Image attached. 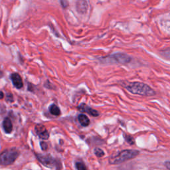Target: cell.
Wrapping results in <instances>:
<instances>
[{
	"label": "cell",
	"mask_w": 170,
	"mask_h": 170,
	"mask_svg": "<svg viewBox=\"0 0 170 170\" xmlns=\"http://www.w3.org/2000/svg\"><path fill=\"white\" fill-rule=\"evenodd\" d=\"M124 87L130 93L146 97H151L155 94V92L148 84L140 82L127 83Z\"/></svg>",
	"instance_id": "obj_1"
},
{
	"label": "cell",
	"mask_w": 170,
	"mask_h": 170,
	"mask_svg": "<svg viewBox=\"0 0 170 170\" xmlns=\"http://www.w3.org/2000/svg\"><path fill=\"white\" fill-rule=\"evenodd\" d=\"M140 154V151L138 150H125L120 151L116 155L112 156L109 159V163L110 164L116 165L120 164L126 161L130 160L137 157Z\"/></svg>",
	"instance_id": "obj_2"
},
{
	"label": "cell",
	"mask_w": 170,
	"mask_h": 170,
	"mask_svg": "<svg viewBox=\"0 0 170 170\" xmlns=\"http://www.w3.org/2000/svg\"><path fill=\"white\" fill-rule=\"evenodd\" d=\"M19 152L15 148L7 149L0 154V164L2 165H10L19 157Z\"/></svg>",
	"instance_id": "obj_3"
},
{
	"label": "cell",
	"mask_w": 170,
	"mask_h": 170,
	"mask_svg": "<svg viewBox=\"0 0 170 170\" xmlns=\"http://www.w3.org/2000/svg\"><path fill=\"white\" fill-rule=\"evenodd\" d=\"M107 59L110 60L112 63H120V64H127L132 61V57L124 53H116V54L110 55Z\"/></svg>",
	"instance_id": "obj_4"
},
{
	"label": "cell",
	"mask_w": 170,
	"mask_h": 170,
	"mask_svg": "<svg viewBox=\"0 0 170 170\" xmlns=\"http://www.w3.org/2000/svg\"><path fill=\"white\" fill-rule=\"evenodd\" d=\"M37 158L42 164H43L46 167L48 168H56V161L55 159L53 158L50 155H41V154H37Z\"/></svg>",
	"instance_id": "obj_5"
},
{
	"label": "cell",
	"mask_w": 170,
	"mask_h": 170,
	"mask_svg": "<svg viewBox=\"0 0 170 170\" xmlns=\"http://www.w3.org/2000/svg\"><path fill=\"white\" fill-rule=\"evenodd\" d=\"M35 132L40 138L42 140H47L49 137V134L45 126L42 124H37L35 127Z\"/></svg>",
	"instance_id": "obj_6"
},
{
	"label": "cell",
	"mask_w": 170,
	"mask_h": 170,
	"mask_svg": "<svg viewBox=\"0 0 170 170\" xmlns=\"http://www.w3.org/2000/svg\"><path fill=\"white\" fill-rule=\"evenodd\" d=\"M79 110L80 112H86L88 113V114H90L93 116L94 117H97L99 115V113L97 110H94L93 108H91L89 106H88L87 104H81L79 105Z\"/></svg>",
	"instance_id": "obj_7"
},
{
	"label": "cell",
	"mask_w": 170,
	"mask_h": 170,
	"mask_svg": "<svg viewBox=\"0 0 170 170\" xmlns=\"http://www.w3.org/2000/svg\"><path fill=\"white\" fill-rule=\"evenodd\" d=\"M11 79L12 80V83L14 87L17 88H21L23 86V83L21 76L18 73H13L11 75Z\"/></svg>",
	"instance_id": "obj_8"
},
{
	"label": "cell",
	"mask_w": 170,
	"mask_h": 170,
	"mask_svg": "<svg viewBox=\"0 0 170 170\" xmlns=\"http://www.w3.org/2000/svg\"><path fill=\"white\" fill-rule=\"evenodd\" d=\"M76 10L80 13L87 12L88 9V4L86 0H78L76 2Z\"/></svg>",
	"instance_id": "obj_9"
},
{
	"label": "cell",
	"mask_w": 170,
	"mask_h": 170,
	"mask_svg": "<svg viewBox=\"0 0 170 170\" xmlns=\"http://www.w3.org/2000/svg\"><path fill=\"white\" fill-rule=\"evenodd\" d=\"M3 127L6 133L9 134L12 132L13 125H12V121H11V120L9 118H5L4 119V120H3Z\"/></svg>",
	"instance_id": "obj_10"
},
{
	"label": "cell",
	"mask_w": 170,
	"mask_h": 170,
	"mask_svg": "<svg viewBox=\"0 0 170 170\" xmlns=\"http://www.w3.org/2000/svg\"><path fill=\"white\" fill-rule=\"evenodd\" d=\"M78 119L80 124L84 127H87L90 124V120L86 115L80 114L78 117Z\"/></svg>",
	"instance_id": "obj_11"
},
{
	"label": "cell",
	"mask_w": 170,
	"mask_h": 170,
	"mask_svg": "<svg viewBox=\"0 0 170 170\" xmlns=\"http://www.w3.org/2000/svg\"><path fill=\"white\" fill-rule=\"evenodd\" d=\"M49 112H51V114L54 116H59L61 114V110H60L59 108L56 104H52L49 107Z\"/></svg>",
	"instance_id": "obj_12"
},
{
	"label": "cell",
	"mask_w": 170,
	"mask_h": 170,
	"mask_svg": "<svg viewBox=\"0 0 170 170\" xmlns=\"http://www.w3.org/2000/svg\"><path fill=\"white\" fill-rule=\"evenodd\" d=\"M124 138H125L126 141L130 145H133V144H134V143H135V140H134V138L132 136H131L130 135H128V134H124Z\"/></svg>",
	"instance_id": "obj_13"
},
{
	"label": "cell",
	"mask_w": 170,
	"mask_h": 170,
	"mask_svg": "<svg viewBox=\"0 0 170 170\" xmlns=\"http://www.w3.org/2000/svg\"><path fill=\"white\" fill-rule=\"evenodd\" d=\"M94 154L98 158H101L104 155V152L100 148H96L94 150Z\"/></svg>",
	"instance_id": "obj_14"
},
{
	"label": "cell",
	"mask_w": 170,
	"mask_h": 170,
	"mask_svg": "<svg viewBox=\"0 0 170 170\" xmlns=\"http://www.w3.org/2000/svg\"><path fill=\"white\" fill-rule=\"evenodd\" d=\"M76 168L79 170H85L87 169V167L83 164L82 162H76Z\"/></svg>",
	"instance_id": "obj_15"
},
{
	"label": "cell",
	"mask_w": 170,
	"mask_h": 170,
	"mask_svg": "<svg viewBox=\"0 0 170 170\" xmlns=\"http://www.w3.org/2000/svg\"><path fill=\"white\" fill-rule=\"evenodd\" d=\"M41 147L42 150L45 151V150H47L48 145L46 142H44V141H41Z\"/></svg>",
	"instance_id": "obj_16"
},
{
	"label": "cell",
	"mask_w": 170,
	"mask_h": 170,
	"mask_svg": "<svg viewBox=\"0 0 170 170\" xmlns=\"http://www.w3.org/2000/svg\"><path fill=\"white\" fill-rule=\"evenodd\" d=\"M165 166L168 169H170V161H168V162H165Z\"/></svg>",
	"instance_id": "obj_17"
},
{
	"label": "cell",
	"mask_w": 170,
	"mask_h": 170,
	"mask_svg": "<svg viewBox=\"0 0 170 170\" xmlns=\"http://www.w3.org/2000/svg\"><path fill=\"white\" fill-rule=\"evenodd\" d=\"M3 98V92H0V99H2Z\"/></svg>",
	"instance_id": "obj_18"
},
{
	"label": "cell",
	"mask_w": 170,
	"mask_h": 170,
	"mask_svg": "<svg viewBox=\"0 0 170 170\" xmlns=\"http://www.w3.org/2000/svg\"><path fill=\"white\" fill-rule=\"evenodd\" d=\"M2 76V72L0 71V77H1Z\"/></svg>",
	"instance_id": "obj_19"
}]
</instances>
